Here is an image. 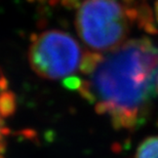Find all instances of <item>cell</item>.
I'll return each instance as SVG.
<instances>
[{"instance_id":"6","label":"cell","mask_w":158,"mask_h":158,"mask_svg":"<svg viewBox=\"0 0 158 158\" xmlns=\"http://www.w3.org/2000/svg\"><path fill=\"white\" fill-rule=\"evenodd\" d=\"M155 12H156V19H157V22H158V0L156 2V8H155Z\"/></svg>"},{"instance_id":"8","label":"cell","mask_w":158,"mask_h":158,"mask_svg":"<svg viewBox=\"0 0 158 158\" xmlns=\"http://www.w3.org/2000/svg\"><path fill=\"white\" fill-rule=\"evenodd\" d=\"M156 90L158 93V76H157V81H156Z\"/></svg>"},{"instance_id":"5","label":"cell","mask_w":158,"mask_h":158,"mask_svg":"<svg viewBox=\"0 0 158 158\" xmlns=\"http://www.w3.org/2000/svg\"><path fill=\"white\" fill-rule=\"evenodd\" d=\"M135 158H158V135H151L141 142Z\"/></svg>"},{"instance_id":"7","label":"cell","mask_w":158,"mask_h":158,"mask_svg":"<svg viewBox=\"0 0 158 158\" xmlns=\"http://www.w3.org/2000/svg\"><path fill=\"white\" fill-rule=\"evenodd\" d=\"M43 1H47V2H50V3H56L60 1V0H43Z\"/></svg>"},{"instance_id":"3","label":"cell","mask_w":158,"mask_h":158,"mask_svg":"<svg viewBox=\"0 0 158 158\" xmlns=\"http://www.w3.org/2000/svg\"><path fill=\"white\" fill-rule=\"evenodd\" d=\"M86 55L70 34L60 30H47L33 38L28 59L34 72L40 77L61 79L82 70Z\"/></svg>"},{"instance_id":"1","label":"cell","mask_w":158,"mask_h":158,"mask_svg":"<svg viewBox=\"0 0 158 158\" xmlns=\"http://www.w3.org/2000/svg\"><path fill=\"white\" fill-rule=\"evenodd\" d=\"M80 93L116 131H135L148 120L158 76V47L131 39L105 55H86Z\"/></svg>"},{"instance_id":"4","label":"cell","mask_w":158,"mask_h":158,"mask_svg":"<svg viewBox=\"0 0 158 158\" xmlns=\"http://www.w3.org/2000/svg\"><path fill=\"white\" fill-rule=\"evenodd\" d=\"M17 110V99L9 87L8 80L0 71V158H4L8 145L7 121Z\"/></svg>"},{"instance_id":"2","label":"cell","mask_w":158,"mask_h":158,"mask_svg":"<svg viewBox=\"0 0 158 158\" xmlns=\"http://www.w3.org/2000/svg\"><path fill=\"white\" fill-rule=\"evenodd\" d=\"M131 20V11L118 0H84L75 25L88 53L101 56L127 41Z\"/></svg>"}]
</instances>
